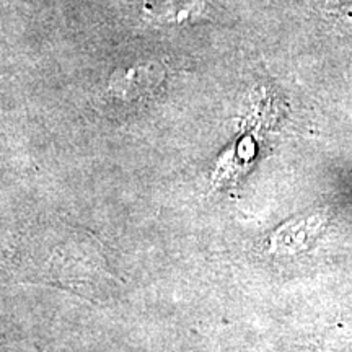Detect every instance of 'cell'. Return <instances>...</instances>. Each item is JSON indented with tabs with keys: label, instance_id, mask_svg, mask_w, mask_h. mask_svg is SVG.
I'll return each mask as SVG.
<instances>
[{
	"label": "cell",
	"instance_id": "1",
	"mask_svg": "<svg viewBox=\"0 0 352 352\" xmlns=\"http://www.w3.org/2000/svg\"><path fill=\"white\" fill-rule=\"evenodd\" d=\"M164 72L158 65H142V67H134L121 70L118 76H114L113 85L122 95H138L142 90H148L160 80Z\"/></svg>",
	"mask_w": 352,
	"mask_h": 352
}]
</instances>
